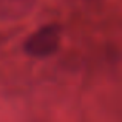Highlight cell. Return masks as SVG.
Here are the masks:
<instances>
[{
    "label": "cell",
    "mask_w": 122,
    "mask_h": 122,
    "mask_svg": "<svg viewBox=\"0 0 122 122\" xmlns=\"http://www.w3.org/2000/svg\"><path fill=\"white\" fill-rule=\"evenodd\" d=\"M62 39V28L57 23L43 25L23 42V51L31 57L45 59L57 53Z\"/></svg>",
    "instance_id": "cell-1"
},
{
    "label": "cell",
    "mask_w": 122,
    "mask_h": 122,
    "mask_svg": "<svg viewBox=\"0 0 122 122\" xmlns=\"http://www.w3.org/2000/svg\"><path fill=\"white\" fill-rule=\"evenodd\" d=\"M37 0H0V22H17L28 17Z\"/></svg>",
    "instance_id": "cell-2"
}]
</instances>
